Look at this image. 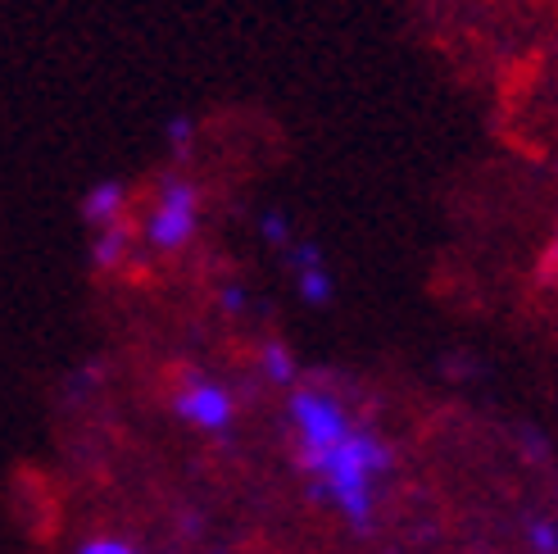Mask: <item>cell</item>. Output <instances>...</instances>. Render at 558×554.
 <instances>
[{
    "instance_id": "cell-1",
    "label": "cell",
    "mask_w": 558,
    "mask_h": 554,
    "mask_svg": "<svg viewBox=\"0 0 558 554\" xmlns=\"http://www.w3.org/2000/svg\"><path fill=\"white\" fill-rule=\"evenodd\" d=\"M295 468L310 482V495L337 514L354 537L377 532V509H381V486L396 473V446L368 423H354L345 441L331 450L295 459Z\"/></svg>"
},
{
    "instance_id": "cell-2",
    "label": "cell",
    "mask_w": 558,
    "mask_h": 554,
    "mask_svg": "<svg viewBox=\"0 0 558 554\" xmlns=\"http://www.w3.org/2000/svg\"><path fill=\"white\" fill-rule=\"evenodd\" d=\"M287 423H291L295 459H310V455L331 450L337 441H345L359 419L345 409V400L337 392H327V386H318V382H300L287 396Z\"/></svg>"
},
{
    "instance_id": "cell-3",
    "label": "cell",
    "mask_w": 558,
    "mask_h": 554,
    "mask_svg": "<svg viewBox=\"0 0 558 554\" xmlns=\"http://www.w3.org/2000/svg\"><path fill=\"white\" fill-rule=\"evenodd\" d=\"M195 224H201V191L178 173L159 178V196L146 218V241L155 251H182L195 237Z\"/></svg>"
},
{
    "instance_id": "cell-4",
    "label": "cell",
    "mask_w": 558,
    "mask_h": 554,
    "mask_svg": "<svg viewBox=\"0 0 558 554\" xmlns=\"http://www.w3.org/2000/svg\"><path fill=\"white\" fill-rule=\"evenodd\" d=\"M173 413L205 436H228L236 423V396L205 373H186L173 392Z\"/></svg>"
},
{
    "instance_id": "cell-5",
    "label": "cell",
    "mask_w": 558,
    "mask_h": 554,
    "mask_svg": "<svg viewBox=\"0 0 558 554\" xmlns=\"http://www.w3.org/2000/svg\"><path fill=\"white\" fill-rule=\"evenodd\" d=\"M123 205H128L123 182H96L87 196H82V218H87V224L100 232V228H109V224H119Z\"/></svg>"
},
{
    "instance_id": "cell-6",
    "label": "cell",
    "mask_w": 558,
    "mask_h": 554,
    "mask_svg": "<svg viewBox=\"0 0 558 554\" xmlns=\"http://www.w3.org/2000/svg\"><path fill=\"white\" fill-rule=\"evenodd\" d=\"M255 364H259V373H264V382H272V386H300V364H295V354H291V346L287 341H264L259 346V354H255Z\"/></svg>"
},
{
    "instance_id": "cell-7",
    "label": "cell",
    "mask_w": 558,
    "mask_h": 554,
    "mask_svg": "<svg viewBox=\"0 0 558 554\" xmlns=\"http://www.w3.org/2000/svg\"><path fill=\"white\" fill-rule=\"evenodd\" d=\"M128 245H132V224H109V228H100L96 232V241H92V264L96 268H119L123 264V255H128Z\"/></svg>"
},
{
    "instance_id": "cell-8",
    "label": "cell",
    "mask_w": 558,
    "mask_h": 554,
    "mask_svg": "<svg viewBox=\"0 0 558 554\" xmlns=\"http://www.w3.org/2000/svg\"><path fill=\"white\" fill-rule=\"evenodd\" d=\"M295 287H300V300H304V304H314V310H323V304H331V296H337V282H331L327 264L300 268V273H295Z\"/></svg>"
},
{
    "instance_id": "cell-9",
    "label": "cell",
    "mask_w": 558,
    "mask_h": 554,
    "mask_svg": "<svg viewBox=\"0 0 558 554\" xmlns=\"http://www.w3.org/2000/svg\"><path fill=\"white\" fill-rule=\"evenodd\" d=\"M522 537H526V550L532 554H558V518L532 514L522 522Z\"/></svg>"
},
{
    "instance_id": "cell-10",
    "label": "cell",
    "mask_w": 558,
    "mask_h": 554,
    "mask_svg": "<svg viewBox=\"0 0 558 554\" xmlns=\"http://www.w3.org/2000/svg\"><path fill=\"white\" fill-rule=\"evenodd\" d=\"M73 554H146L136 541H128V537H109V532H100V537H82L77 545H73Z\"/></svg>"
},
{
    "instance_id": "cell-11",
    "label": "cell",
    "mask_w": 558,
    "mask_h": 554,
    "mask_svg": "<svg viewBox=\"0 0 558 554\" xmlns=\"http://www.w3.org/2000/svg\"><path fill=\"white\" fill-rule=\"evenodd\" d=\"M163 136H169V150H173L178 159H186V150H191V142H195V123H191L186 115H178V119H169Z\"/></svg>"
},
{
    "instance_id": "cell-12",
    "label": "cell",
    "mask_w": 558,
    "mask_h": 554,
    "mask_svg": "<svg viewBox=\"0 0 558 554\" xmlns=\"http://www.w3.org/2000/svg\"><path fill=\"white\" fill-rule=\"evenodd\" d=\"M259 232H264V241L268 245H277V251H291V224H287V218L282 214H264V224H259Z\"/></svg>"
},
{
    "instance_id": "cell-13",
    "label": "cell",
    "mask_w": 558,
    "mask_h": 554,
    "mask_svg": "<svg viewBox=\"0 0 558 554\" xmlns=\"http://www.w3.org/2000/svg\"><path fill=\"white\" fill-rule=\"evenodd\" d=\"M536 282H541V287H558V228H554V237L545 241V251H541Z\"/></svg>"
},
{
    "instance_id": "cell-14",
    "label": "cell",
    "mask_w": 558,
    "mask_h": 554,
    "mask_svg": "<svg viewBox=\"0 0 558 554\" xmlns=\"http://www.w3.org/2000/svg\"><path fill=\"white\" fill-rule=\"evenodd\" d=\"M245 287H236V282H222L218 287V310L228 314V318H236V314H245Z\"/></svg>"
}]
</instances>
